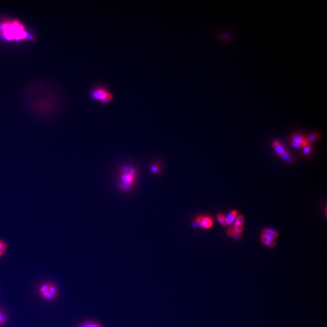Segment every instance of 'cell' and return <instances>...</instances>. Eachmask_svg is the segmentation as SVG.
Masks as SVG:
<instances>
[{"instance_id": "44dd1931", "label": "cell", "mask_w": 327, "mask_h": 327, "mask_svg": "<svg viewBox=\"0 0 327 327\" xmlns=\"http://www.w3.org/2000/svg\"><path fill=\"white\" fill-rule=\"evenodd\" d=\"M291 145L295 148H303L304 146L301 144H299V143H297V142H293L291 141Z\"/></svg>"}, {"instance_id": "7c38bea8", "label": "cell", "mask_w": 327, "mask_h": 327, "mask_svg": "<svg viewBox=\"0 0 327 327\" xmlns=\"http://www.w3.org/2000/svg\"><path fill=\"white\" fill-rule=\"evenodd\" d=\"M320 138V134L319 133H313L308 136L307 138L309 144L316 141Z\"/></svg>"}, {"instance_id": "277c9868", "label": "cell", "mask_w": 327, "mask_h": 327, "mask_svg": "<svg viewBox=\"0 0 327 327\" xmlns=\"http://www.w3.org/2000/svg\"><path fill=\"white\" fill-rule=\"evenodd\" d=\"M213 225V221L212 219L207 216H198L194 220L192 227L196 228L199 227L202 228L209 229Z\"/></svg>"}, {"instance_id": "cb8c5ba5", "label": "cell", "mask_w": 327, "mask_h": 327, "mask_svg": "<svg viewBox=\"0 0 327 327\" xmlns=\"http://www.w3.org/2000/svg\"><path fill=\"white\" fill-rule=\"evenodd\" d=\"M233 227H231L230 226L228 229V231H227V234L229 236H232V235H233V233H235L234 231V230H233Z\"/></svg>"}, {"instance_id": "7a4b0ae2", "label": "cell", "mask_w": 327, "mask_h": 327, "mask_svg": "<svg viewBox=\"0 0 327 327\" xmlns=\"http://www.w3.org/2000/svg\"><path fill=\"white\" fill-rule=\"evenodd\" d=\"M138 169L132 165L122 166L119 172L118 187L124 192L131 191L136 184L138 180Z\"/></svg>"}, {"instance_id": "83f0119b", "label": "cell", "mask_w": 327, "mask_h": 327, "mask_svg": "<svg viewBox=\"0 0 327 327\" xmlns=\"http://www.w3.org/2000/svg\"><path fill=\"white\" fill-rule=\"evenodd\" d=\"M0 257H1V256H0Z\"/></svg>"}, {"instance_id": "6da1fadb", "label": "cell", "mask_w": 327, "mask_h": 327, "mask_svg": "<svg viewBox=\"0 0 327 327\" xmlns=\"http://www.w3.org/2000/svg\"><path fill=\"white\" fill-rule=\"evenodd\" d=\"M34 37L18 20H11L0 23V40L7 42L33 41Z\"/></svg>"}, {"instance_id": "ac0fdd59", "label": "cell", "mask_w": 327, "mask_h": 327, "mask_svg": "<svg viewBox=\"0 0 327 327\" xmlns=\"http://www.w3.org/2000/svg\"><path fill=\"white\" fill-rule=\"evenodd\" d=\"M48 291L55 297L57 296V290L53 286H50Z\"/></svg>"}, {"instance_id": "5bb4252c", "label": "cell", "mask_w": 327, "mask_h": 327, "mask_svg": "<svg viewBox=\"0 0 327 327\" xmlns=\"http://www.w3.org/2000/svg\"><path fill=\"white\" fill-rule=\"evenodd\" d=\"M217 220L222 225L225 226V225H227L226 220H225V218L221 214H218L217 215Z\"/></svg>"}, {"instance_id": "5b68a950", "label": "cell", "mask_w": 327, "mask_h": 327, "mask_svg": "<svg viewBox=\"0 0 327 327\" xmlns=\"http://www.w3.org/2000/svg\"><path fill=\"white\" fill-rule=\"evenodd\" d=\"M261 241L263 244L270 248H274L276 246V242L274 239L267 236L262 235L261 237Z\"/></svg>"}, {"instance_id": "3957f363", "label": "cell", "mask_w": 327, "mask_h": 327, "mask_svg": "<svg viewBox=\"0 0 327 327\" xmlns=\"http://www.w3.org/2000/svg\"><path fill=\"white\" fill-rule=\"evenodd\" d=\"M89 96L92 99L101 105L109 104L114 97L113 92L104 83H99L94 85L90 89Z\"/></svg>"}, {"instance_id": "9a60e30c", "label": "cell", "mask_w": 327, "mask_h": 327, "mask_svg": "<svg viewBox=\"0 0 327 327\" xmlns=\"http://www.w3.org/2000/svg\"><path fill=\"white\" fill-rule=\"evenodd\" d=\"M244 222V217L242 215H239L235 219V223L237 225H243Z\"/></svg>"}, {"instance_id": "4fadbf2b", "label": "cell", "mask_w": 327, "mask_h": 327, "mask_svg": "<svg viewBox=\"0 0 327 327\" xmlns=\"http://www.w3.org/2000/svg\"><path fill=\"white\" fill-rule=\"evenodd\" d=\"M311 147L310 144H308L303 147L302 153L304 155L308 156L311 153Z\"/></svg>"}, {"instance_id": "4316f807", "label": "cell", "mask_w": 327, "mask_h": 327, "mask_svg": "<svg viewBox=\"0 0 327 327\" xmlns=\"http://www.w3.org/2000/svg\"><path fill=\"white\" fill-rule=\"evenodd\" d=\"M2 316V314H0V316Z\"/></svg>"}, {"instance_id": "9c48e42d", "label": "cell", "mask_w": 327, "mask_h": 327, "mask_svg": "<svg viewBox=\"0 0 327 327\" xmlns=\"http://www.w3.org/2000/svg\"><path fill=\"white\" fill-rule=\"evenodd\" d=\"M150 171L153 175H158L161 171V166L159 163L155 162L152 164L150 167Z\"/></svg>"}, {"instance_id": "ba28073f", "label": "cell", "mask_w": 327, "mask_h": 327, "mask_svg": "<svg viewBox=\"0 0 327 327\" xmlns=\"http://www.w3.org/2000/svg\"><path fill=\"white\" fill-rule=\"evenodd\" d=\"M273 147L274 151H276V153H277V154L279 156L282 154L286 151V150L282 145V144L279 141H275L273 142Z\"/></svg>"}, {"instance_id": "52a82bcc", "label": "cell", "mask_w": 327, "mask_h": 327, "mask_svg": "<svg viewBox=\"0 0 327 327\" xmlns=\"http://www.w3.org/2000/svg\"><path fill=\"white\" fill-rule=\"evenodd\" d=\"M262 235L268 236L273 239H276L279 236L278 233L271 228H264L262 231Z\"/></svg>"}, {"instance_id": "d6986e66", "label": "cell", "mask_w": 327, "mask_h": 327, "mask_svg": "<svg viewBox=\"0 0 327 327\" xmlns=\"http://www.w3.org/2000/svg\"><path fill=\"white\" fill-rule=\"evenodd\" d=\"M41 294L43 295V296L44 298H46L47 299H52L53 298V296L49 291H46L45 293H43Z\"/></svg>"}, {"instance_id": "ffe728a7", "label": "cell", "mask_w": 327, "mask_h": 327, "mask_svg": "<svg viewBox=\"0 0 327 327\" xmlns=\"http://www.w3.org/2000/svg\"><path fill=\"white\" fill-rule=\"evenodd\" d=\"M50 286L48 285V284H46V285H44L42 286V287L40 289V292L41 293H45L46 291H48L49 290V288Z\"/></svg>"}, {"instance_id": "8fae6325", "label": "cell", "mask_w": 327, "mask_h": 327, "mask_svg": "<svg viewBox=\"0 0 327 327\" xmlns=\"http://www.w3.org/2000/svg\"><path fill=\"white\" fill-rule=\"evenodd\" d=\"M279 157L282 160H283L284 161H285V162H287L288 163H293L294 162V159H293V157L287 151V150L283 153L279 155Z\"/></svg>"}, {"instance_id": "603a6c76", "label": "cell", "mask_w": 327, "mask_h": 327, "mask_svg": "<svg viewBox=\"0 0 327 327\" xmlns=\"http://www.w3.org/2000/svg\"><path fill=\"white\" fill-rule=\"evenodd\" d=\"M241 234H242V233H236V232H235V233H233V235H232V236H231V237H232V238H233V239H234V240H235V241H237V240H238V239H239L240 238V237H241Z\"/></svg>"}, {"instance_id": "2e32d148", "label": "cell", "mask_w": 327, "mask_h": 327, "mask_svg": "<svg viewBox=\"0 0 327 327\" xmlns=\"http://www.w3.org/2000/svg\"><path fill=\"white\" fill-rule=\"evenodd\" d=\"M233 230H234L235 232L239 233H242V232L243 231V225L236 224L233 227Z\"/></svg>"}, {"instance_id": "e0dca14e", "label": "cell", "mask_w": 327, "mask_h": 327, "mask_svg": "<svg viewBox=\"0 0 327 327\" xmlns=\"http://www.w3.org/2000/svg\"><path fill=\"white\" fill-rule=\"evenodd\" d=\"M7 248H8V245L4 242L0 245V256H2L5 253Z\"/></svg>"}, {"instance_id": "484cf974", "label": "cell", "mask_w": 327, "mask_h": 327, "mask_svg": "<svg viewBox=\"0 0 327 327\" xmlns=\"http://www.w3.org/2000/svg\"><path fill=\"white\" fill-rule=\"evenodd\" d=\"M3 243V242L2 240H0V245H1Z\"/></svg>"}, {"instance_id": "d4e9b609", "label": "cell", "mask_w": 327, "mask_h": 327, "mask_svg": "<svg viewBox=\"0 0 327 327\" xmlns=\"http://www.w3.org/2000/svg\"><path fill=\"white\" fill-rule=\"evenodd\" d=\"M4 321H5V317L2 315L1 316H0V324L3 323Z\"/></svg>"}, {"instance_id": "7402d4cb", "label": "cell", "mask_w": 327, "mask_h": 327, "mask_svg": "<svg viewBox=\"0 0 327 327\" xmlns=\"http://www.w3.org/2000/svg\"><path fill=\"white\" fill-rule=\"evenodd\" d=\"M83 327H101V326L95 323H89L86 324Z\"/></svg>"}, {"instance_id": "30bf717a", "label": "cell", "mask_w": 327, "mask_h": 327, "mask_svg": "<svg viewBox=\"0 0 327 327\" xmlns=\"http://www.w3.org/2000/svg\"><path fill=\"white\" fill-rule=\"evenodd\" d=\"M236 215H237V211L233 210L226 217H225L227 225L228 224L230 225L235 220L236 218Z\"/></svg>"}, {"instance_id": "8992f818", "label": "cell", "mask_w": 327, "mask_h": 327, "mask_svg": "<svg viewBox=\"0 0 327 327\" xmlns=\"http://www.w3.org/2000/svg\"><path fill=\"white\" fill-rule=\"evenodd\" d=\"M291 141L293 142H297V143H299V144H302L303 146L306 145V144H309L308 142V140H307V138H305L303 137V136L300 135V134H293L292 136H291Z\"/></svg>"}]
</instances>
